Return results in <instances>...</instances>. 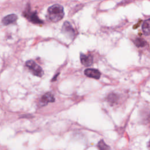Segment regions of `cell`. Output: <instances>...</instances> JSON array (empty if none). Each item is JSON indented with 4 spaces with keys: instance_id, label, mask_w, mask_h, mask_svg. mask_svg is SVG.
<instances>
[{
    "instance_id": "cell-1",
    "label": "cell",
    "mask_w": 150,
    "mask_h": 150,
    "mask_svg": "<svg viewBox=\"0 0 150 150\" xmlns=\"http://www.w3.org/2000/svg\"><path fill=\"white\" fill-rule=\"evenodd\" d=\"M47 13L49 19L53 22H57L62 19L64 15L63 6L59 4L50 6L47 9Z\"/></svg>"
},
{
    "instance_id": "cell-5",
    "label": "cell",
    "mask_w": 150,
    "mask_h": 150,
    "mask_svg": "<svg viewBox=\"0 0 150 150\" xmlns=\"http://www.w3.org/2000/svg\"><path fill=\"white\" fill-rule=\"evenodd\" d=\"M80 61L83 65L86 67H88L92 65L93 63V58L91 55H86L84 54H81Z\"/></svg>"
},
{
    "instance_id": "cell-2",
    "label": "cell",
    "mask_w": 150,
    "mask_h": 150,
    "mask_svg": "<svg viewBox=\"0 0 150 150\" xmlns=\"http://www.w3.org/2000/svg\"><path fill=\"white\" fill-rule=\"evenodd\" d=\"M26 66L32 71V73L36 76L42 77L43 75V71L42 67L32 60H28L26 62Z\"/></svg>"
},
{
    "instance_id": "cell-11",
    "label": "cell",
    "mask_w": 150,
    "mask_h": 150,
    "mask_svg": "<svg viewBox=\"0 0 150 150\" xmlns=\"http://www.w3.org/2000/svg\"><path fill=\"white\" fill-rule=\"evenodd\" d=\"M99 150H110V147L107 145L103 139H101L97 144Z\"/></svg>"
},
{
    "instance_id": "cell-7",
    "label": "cell",
    "mask_w": 150,
    "mask_h": 150,
    "mask_svg": "<svg viewBox=\"0 0 150 150\" xmlns=\"http://www.w3.org/2000/svg\"><path fill=\"white\" fill-rule=\"evenodd\" d=\"M17 19H18V17L16 15L10 14V15H8L5 16L3 18V19L2 21V22L3 25H8L13 23L15 22H16Z\"/></svg>"
},
{
    "instance_id": "cell-3",
    "label": "cell",
    "mask_w": 150,
    "mask_h": 150,
    "mask_svg": "<svg viewBox=\"0 0 150 150\" xmlns=\"http://www.w3.org/2000/svg\"><path fill=\"white\" fill-rule=\"evenodd\" d=\"M62 32L70 38H73L75 36V31L69 22H65L62 26Z\"/></svg>"
},
{
    "instance_id": "cell-10",
    "label": "cell",
    "mask_w": 150,
    "mask_h": 150,
    "mask_svg": "<svg viewBox=\"0 0 150 150\" xmlns=\"http://www.w3.org/2000/svg\"><path fill=\"white\" fill-rule=\"evenodd\" d=\"M133 42L137 47H144L146 45V42L141 38H135Z\"/></svg>"
},
{
    "instance_id": "cell-9",
    "label": "cell",
    "mask_w": 150,
    "mask_h": 150,
    "mask_svg": "<svg viewBox=\"0 0 150 150\" xmlns=\"http://www.w3.org/2000/svg\"><path fill=\"white\" fill-rule=\"evenodd\" d=\"M142 29L145 35H150V18L144 21L142 24Z\"/></svg>"
},
{
    "instance_id": "cell-4",
    "label": "cell",
    "mask_w": 150,
    "mask_h": 150,
    "mask_svg": "<svg viewBox=\"0 0 150 150\" xmlns=\"http://www.w3.org/2000/svg\"><path fill=\"white\" fill-rule=\"evenodd\" d=\"M55 100V98L54 97V96L53 95L52 93L48 92L45 94L41 98L40 103L42 106L46 105L47 104L49 103H52L54 102Z\"/></svg>"
},
{
    "instance_id": "cell-8",
    "label": "cell",
    "mask_w": 150,
    "mask_h": 150,
    "mask_svg": "<svg viewBox=\"0 0 150 150\" xmlns=\"http://www.w3.org/2000/svg\"><path fill=\"white\" fill-rule=\"evenodd\" d=\"M26 16H28V18L29 19V20L30 21H31L32 22L34 23H38V24H40V23H42L43 22L42 21H41L38 16L36 12H32L30 13H28V15H25Z\"/></svg>"
},
{
    "instance_id": "cell-12",
    "label": "cell",
    "mask_w": 150,
    "mask_h": 150,
    "mask_svg": "<svg viewBox=\"0 0 150 150\" xmlns=\"http://www.w3.org/2000/svg\"><path fill=\"white\" fill-rule=\"evenodd\" d=\"M108 99H109V101H110V102H111V103H114L115 101H116V100H117V97H116V96L115 95H114V94H111V95H110L109 96V97H108Z\"/></svg>"
},
{
    "instance_id": "cell-6",
    "label": "cell",
    "mask_w": 150,
    "mask_h": 150,
    "mask_svg": "<svg viewBox=\"0 0 150 150\" xmlns=\"http://www.w3.org/2000/svg\"><path fill=\"white\" fill-rule=\"evenodd\" d=\"M84 73L87 76L96 79H98L101 75L100 72L98 70L94 69H87L84 70Z\"/></svg>"
},
{
    "instance_id": "cell-13",
    "label": "cell",
    "mask_w": 150,
    "mask_h": 150,
    "mask_svg": "<svg viewBox=\"0 0 150 150\" xmlns=\"http://www.w3.org/2000/svg\"><path fill=\"white\" fill-rule=\"evenodd\" d=\"M147 146H148V148H149V149L150 150V140L149 141V142H148V144H147Z\"/></svg>"
}]
</instances>
